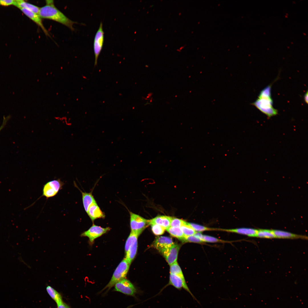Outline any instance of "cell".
I'll return each instance as SVG.
<instances>
[{
	"instance_id": "1",
	"label": "cell",
	"mask_w": 308,
	"mask_h": 308,
	"mask_svg": "<svg viewBox=\"0 0 308 308\" xmlns=\"http://www.w3.org/2000/svg\"><path fill=\"white\" fill-rule=\"evenodd\" d=\"M46 4L40 7L38 15L41 19L52 20L74 30L73 25L76 23L71 20L54 5V1L46 0Z\"/></svg>"
},
{
	"instance_id": "2",
	"label": "cell",
	"mask_w": 308,
	"mask_h": 308,
	"mask_svg": "<svg viewBox=\"0 0 308 308\" xmlns=\"http://www.w3.org/2000/svg\"><path fill=\"white\" fill-rule=\"evenodd\" d=\"M271 84L268 85L261 91L257 99L251 104L269 118L278 114V111L273 106L271 94Z\"/></svg>"
},
{
	"instance_id": "3",
	"label": "cell",
	"mask_w": 308,
	"mask_h": 308,
	"mask_svg": "<svg viewBox=\"0 0 308 308\" xmlns=\"http://www.w3.org/2000/svg\"><path fill=\"white\" fill-rule=\"evenodd\" d=\"M130 265L124 258L116 268L109 282L100 293L105 290H106V292L107 293L116 283L125 278Z\"/></svg>"
},
{
	"instance_id": "4",
	"label": "cell",
	"mask_w": 308,
	"mask_h": 308,
	"mask_svg": "<svg viewBox=\"0 0 308 308\" xmlns=\"http://www.w3.org/2000/svg\"><path fill=\"white\" fill-rule=\"evenodd\" d=\"M130 226L131 232L139 235L149 225V220L140 216L129 212Z\"/></svg>"
},
{
	"instance_id": "5",
	"label": "cell",
	"mask_w": 308,
	"mask_h": 308,
	"mask_svg": "<svg viewBox=\"0 0 308 308\" xmlns=\"http://www.w3.org/2000/svg\"><path fill=\"white\" fill-rule=\"evenodd\" d=\"M171 285L173 286L179 290H181L183 289L191 295L193 299L200 304L199 301L195 298L188 287L185 278H183L177 275L170 274L169 283L164 287L158 293H160L164 289L168 286Z\"/></svg>"
},
{
	"instance_id": "6",
	"label": "cell",
	"mask_w": 308,
	"mask_h": 308,
	"mask_svg": "<svg viewBox=\"0 0 308 308\" xmlns=\"http://www.w3.org/2000/svg\"><path fill=\"white\" fill-rule=\"evenodd\" d=\"M114 291L121 292L128 295L135 297L137 290L129 280L125 278L116 283L114 286Z\"/></svg>"
},
{
	"instance_id": "7",
	"label": "cell",
	"mask_w": 308,
	"mask_h": 308,
	"mask_svg": "<svg viewBox=\"0 0 308 308\" xmlns=\"http://www.w3.org/2000/svg\"><path fill=\"white\" fill-rule=\"evenodd\" d=\"M104 34L103 24L101 21L95 34L93 48L95 58L94 67L97 65L98 58L102 48L104 40Z\"/></svg>"
},
{
	"instance_id": "8",
	"label": "cell",
	"mask_w": 308,
	"mask_h": 308,
	"mask_svg": "<svg viewBox=\"0 0 308 308\" xmlns=\"http://www.w3.org/2000/svg\"><path fill=\"white\" fill-rule=\"evenodd\" d=\"M64 184V183L59 179L47 182L43 186L42 196L46 198L54 196L61 189Z\"/></svg>"
},
{
	"instance_id": "9",
	"label": "cell",
	"mask_w": 308,
	"mask_h": 308,
	"mask_svg": "<svg viewBox=\"0 0 308 308\" xmlns=\"http://www.w3.org/2000/svg\"><path fill=\"white\" fill-rule=\"evenodd\" d=\"M110 229L109 227L104 228L93 224L88 230L82 233L81 236L88 237L89 242L92 244L95 239L105 234Z\"/></svg>"
},
{
	"instance_id": "10",
	"label": "cell",
	"mask_w": 308,
	"mask_h": 308,
	"mask_svg": "<svg viewBox=\"0 0 308 308\" xmlns=\"http://www.w3.org/2000/svg\"><path fill=\"white\" fill-rule=\"evenodd\" d=\"M174 244L171 238L161 236L156 239L154 242L153 246L156 249L162 254Z\"/></svg>"
},
{
	"instance_id": "11",
	"label": "cell",
	"mask_w": 308,
	"mask_h": 308,
	"mask_svg": "<svg viewBox=\"0 0 308 308\" xmlns=\"http://www.w3.org/2000/svg\"><path fill=\"white\" fill-rule=\"evenodd\" d=\"M179 248L178 245L174 244L162 254L170 266L177 261Z\"/></svg>"
},
{
	"instance_id": "12",
	"label": "cell",
	"mask_w": 308,
	"mask_h": 308,
	"mask_svg": "<svg viewBox=\"0 0 308 308\" xmlns=\"http://www.w3.org/2000/svg\"><path fill=\"white\" fill-rule=\"evenodd\" d=\"M19 9L26 16L40 27L46 36H50L48 31L44 27L42 19L38 14L25 8Z\"/></svg>"
},
{
	"instance_id": "13",
	"label": "cell",
	"mask_w": 308,
	"mask_h": 308,
	"mask_svg": "<svg viewBox=\"0 0 308 308\" xmlns=\"http://www.w3.org/2000/svg\"><path fill=\"white\" fill-rule=\"evenodd\" d=\"M87 213L93 222L96 219L104 218L105 217L104 214L101 210L96 202L89 206Z\"/></svg>"
},
{
	"instance_id": "14",
	"label": "cell",
	"mask_w": 308,
	"mask_h": 308,
	"mask_svg": "<svg viewBox=\"0 0 308 308\" xmlns=\"http://www.w3.org/2000/svg\"><path fill=\"white\" fill-rule=\"evenodd\" d=\"M258 230L253 228H244L232 229L218 228V230L235 233L251 237H256Z\"/></svg>"
},
{
	"instance_id": "15",
	"label": "cell",
	"mask_w": 308,
	"mask_h": 308,
	"mask_svg": "<svg viewBox=\"0 0 308 308\" xmlns=\"http://www.w3.org/2000/svg\"><path fill=\"white\" fill-rule=\"evenodd\" d=\"M172 218L171 217L166 216H159L149 220V225L158 224L162 226L166 230L170 227Z\"/></svg>"
},
{
	"instance_id": "16",
	"label": "cell",
	"mask_w": 308,
	"mask_h": 308,
	"mask_svg": "<svg viewBox=\"0 0 308 308\" xmlns=\"http://www.w3.org/2000/svg\"><path fill=\"white\" fill-rule=\"evenodd\" d=\"M272 230L275 238H276L290 239L300 238L307 240L308 239L307 236L305 235L296 234L281 230Z\"/></svg>"
},
{
	"instance_id": "17",
	"label": "cell",
	"mask_w": 308,
	"mask_h": 308,
	"mask_svg": "<svg viewBox=\"0 0 308 308\" xmlns=\"http://www.w3.org/2000/svg\"><path fill=\"white\" fill-rule=\"evenodd\" d=\"M137 248V240L131 243L128 247L125 253V258L131 264L136 254Z\"/></svg>"
},
{
	"instance_id": "18",
	"label": "cell",
	"mask_w": 308,
	"mask_h": 308,
	"mask_svg": "<svg viewBox=\"0 0 308 308\" xmlns=\"http://www.w3.org/2000/svg\"><path fill=\"white\" fill-rule=\"evenodd\" d=\"M80 191L82 194L83 206L87 213L89 206L94 202H96L91 193L83 192L76 186Z\"/></svg>"
},
{
	"instance_id": "19",
	"label": "cell",
	"mask_w": 308,
	"mask_h": 308,
	"mask_svg": "<svg viewBox=\"0 0 308 308\" xmlns=\"http://www.w3.org/2000/svg\"><path fill=\"white\" fill-rule=\"evenodd\" d=\"M14 5L19 9L21 8H25L38 14L40 7L27 2L24 0H15V2Z\"/></svg>"
},
{
	"instance_id": "20",
	"label": "cell",
	"mask_w": 308,
	"mask_h": 308,
	"mask_svg": "<svg viewBox=\"0 0 308 308\" xmlns=\"http://www.w3.org/2000/svg\"><path fill=\"white\" fill-rule=\"evenodd\" d=\"M194 234L199 238L203 242L222 243L228 242V241L221 240L214 237L203 235L200 232H196Z\"/></svg>"
},
{
	"instance_id": "21",
	"label": "cell",
	"mask_w": 308,
	"mask_h": 308,
	"mask_svg": "<svg viewBox=\"0 0 308 308\" xmlns=\"http://www.w3.org/2000/svg\"><path fill=\"white\" fill-rule=\"evenodd\" d=\"M46 289L49 295L57 304L62 301L61 295L51 287L48 286L46 287Z\"/></svg>"
},
{
	"instance_id": "22",
	"label": "cell",
	"mask_w": 308,
	"mask_h": 308,
	"mask_svg": "<svg viewBox=\"0 0 308 308\" xmlns=\"http://www.w3.org/2000/svg\"><path fill=\"white\" fill-rule=\"evenodd\" d=\"M173 236L182 240L184 235L180 228L170 227L166 230Z\"/></svg>"
},
{
	"instance_id": "23",
	"label": "cell",
	"mask_w": 308,
	"mask_h": 308,
	"mask_svg": "<svg viewBox=\"0 0 308 308\" xmlns=\"http://www.w3.org/2000/svg\"><path fill=\"white\" fill-rule=\"evenodd\" d=\"M256 237L267 238H275L272 230L267 229L258 230Z\"/></svg>"
},
{
	"instance_id": "24",
	"label": "cell",
	"mask_w": 308,
	"mask_h": 308,
	"mask_svg": "<svg viewBox=\"0 0 308 308\" xmlns=\"http://www.w3.org/2000/svg\"><path fill=\"white\" fill-rule=\"evenodd\" d=\"M170 273L177 275L185 278L180 266L177 262L170 265Z\"/></svg>"
},
{
	"instance_id": "25",
	"label": "cell",
	"mask_w": 308,
	"mask_h": 308,
	"mask_svg": "<svg viewBox=\"0 0 308 308\" xmlns=\"http://www.w3.org/2000/svg\"><path fill=\"white\" fill-rule=\"evenodd\" d=\"M180 228L184 236L193 235L196 232L189 225V223L186 222Z\"/></svg>"
},
{
	"instance_id": "26",
	"label": "cell",
	"mask_w": 308,
	"mask_h": 308,
	"mask_svg": "<svg viewBox=\"0 0 308 308\" xmlns=\"http://www.w3.org/2000/svg\"><path fill=\"white\" fill-rule=\"evenodd\" d=\"M189 224L196 232L201 233L206 231L218 230V228H210L194 223H189Z\"/></svg>"
},
{
	"instance_id": "27",
	"label": "cell",
	"mask_w": 308,
	"mask_h": 308,
	"mask_svg": "<svg viewBox=\"0 0 308 308\" xmlns=\"http://www.w3.org/2000/svg\"><path fill=\"white\" fill-rule=\"evenodd\" d=\"M151 225L153 232L156 235L163 234L166 230L163 227L158 224H152Z\"/></svg>"
},
{
	"instance_id": "28",
	"label": "cell",
	"mask_w": 308,
	"mask_h": 308,
	"mask_svg": "<svg viewBox=\"0 0 308 308\" xmlns=\"http://www.w3.org/2000/svg\"><path fill=\"white\" fill-rule=\"evenodd\" d=\"M182 240L185 242L198 243L203 242L195 234L188 236H184Z\"/></svg>"
},
{
	"instance_id": "29",
	"label": "cell",
	"mask_w": 308,
	"mask_h": 308,
	"mask_svg": "<svg viewBox=\"0 0 308 308\" xmlns=\"http://www.w3.org/2000/svg\"><path fill=\"white\" fill-rule=\"evenodd\" d=\"M186 222L183 220L172 217L170 226L180 228Z\"/></svg>"
},
{
	"instance_id": "30",
	"label": "cell",
	"mask_w": 308,
	"mask_h": 308,
	"mask_svg": "<svg viewBox=\"0 0 308 308\" xmlns=\"http://www.w3.org/2000/svg\"><path fill=\"white\" fill-rule=\"evenodd\" d=\"M15 2V0H0V5L4 6L14 5Z\"/></svg>"
},
{
	"instance_id": "31",
	"label": "cell",
	"mask_w": 308,
	"mask_h": 308,
	"mask_svg": "<svg viewBox=\"0 0 308 308\" xmlns=\"http://www.w3.org/2000/svg\"><path fill=\"white\" fill-rule=\"evenodd\" d=\"M58 308H70L66 303L63 301L57 304Z\"/></svg>"
},
{
	"instance_id": "32",
	"label": "cell",
	"mask_w": 308,
	"mask_h": 308,
	"mask_svg": "<svg viewBox=\"0 0 308 308\" xmlns=\"http://www.w3.org/2000/svg\"><path fill=\"white\" fill-rule=\"evenodd\" d=\"M8 118L7 117L6 118L4 117L3 119V123L1 126L0 127V131L3 128L4 126L5 125L7 122V121Z\"/></svg>"
},
{
	"instance_id": "33",
	"label": "cell",
	"mask_w": 308,
	"mask_h": 308,
	"mask_svg": "<svg viewBox=\"0 0 308 308\" xmlns=\"http://www.w3.org/2000/svg\"><path fill=\"white\" fill-rule=\"evenodd\" d=\"M308 91H307L306 92L305 94L304 95V100L305 102L307 104H308Z\"/></svg>"
},
{
	"instance_id": "34",
	"label": "cell",
	"mask_w": 308,
	"mask_h": 308,
	"mask_svg": "<svg viewBox=\"0 0 308 308\" xmlns=\"http://www.w3.org/2000/svg\"><path fill=\"white\" fill-rule=\"evenodd\" d=\"M303 34H304V35H306V34H305V33H303Z\"/></svg>"
},
{
	"instance_id": "35",
	"label": "cell",
	"mask_w": 308,
	"mask_h": 308,
	"mask_svg": "<svg viewBox=\"0 0 308 308\" xmlns=\"http://www.w3.org/2000/svg\"><path fill=\"white\" fill-rule=\"evenodd\" d=\"M285 17H287V16H285Z\"/></svg>"
},
{
	"instance_id": "36",
	"label": "cell",
	"mask_w": 308,
	"mask_h": 308,
	"mask_svg": "<svg viewBox=\"0 0 308 308\" xmlns=\"http://www.w3.org/2000/svg\"><path fill=\"white\" fill-rule=\"evenodd\" d=\"M287 47L288 48H289V46H287Z\"/></svg>"
}]
</instances>
